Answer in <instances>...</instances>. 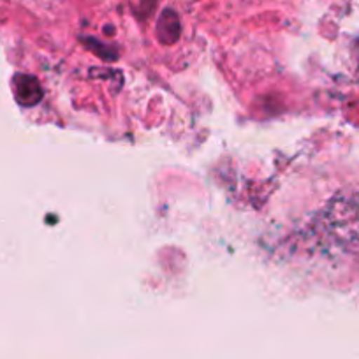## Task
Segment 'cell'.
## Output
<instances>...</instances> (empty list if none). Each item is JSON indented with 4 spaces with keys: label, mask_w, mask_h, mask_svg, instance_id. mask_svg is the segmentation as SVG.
Segmentation results:
<instances>
[{
    "label": "cell",
    "mask_w": 359,
    "mask_h": 359,
    "mask_svg": "<svg viewBox=\"0 0 359 359\" xmlns=\"http://www.w3.org/2000/svg\"><path fill=\"white\" fill-rule=\"evenodd\" d=\"M16 97L22 104L34 106L43 97V90H41L39 81L32 76H18L15 81Z\"/></svg>",
    "instance_id": "obj_1"
},
{
    "label": "cell",
    "mask_w": 359,
    "mask_h": 359,
    "mask_svg": "<svg viewBox=\"0 0 359 359\" xmlns=\"http://www.w3.org/2000/svg\"><path fill=\"white\" fill-rule=\"evenodd\" d=\"M182 34V27H180V18L175 11L168 9L161 15L157 23V36L162 43L172 44Z\"/></svg>",
    "instance_id": "obj_2"
}]
</instances>
